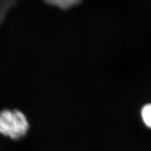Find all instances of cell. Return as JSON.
<instances>
[{"label":"cell","instance_id":"obj_1","mask_svg":"<svg viewBox=\"0 0 151 151\" xmlns=\"http://www.w3.org/2000/svg\"><path fill=\"white\" fill-rule=\"evenodd\" d=\"M30 129L26 116L18 110L0 111V134L13 140L23 139Z\"/></svg>","mask_w":151,"mask_h":151},{"label":"cell","instance_id":"obj_2","mask_svg":"<svg viewBox=\"0 0 151 151\" xmlns=\"http://www.w3.org/2000/svg\"><path fill=\"white\" fill-rule=\"evenodd\" d=\"M45 2L50 5H54L62 9L71 8L81 2V0H45Z\"/></svg>","mask_w":151,"mask_h":151},{"label":"cell","instance_id":"obj_3","mask_svg":"<svg viewBox=\"0 0 151 151\" xmlns=\"http://www.w3.org/2000/svg\"><path fill=\"white\" fill-rule=\"evenodd\" d=\"M142 118L144 124L151 128V104L145 105L142 110Z\"/></svg>","mask_w":151,"mask_h":151}]
</instances>
